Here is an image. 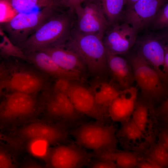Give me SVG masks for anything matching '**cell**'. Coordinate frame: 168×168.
I'll use <instances>...</instances> for the list:
<instances>
[{
	"instance_id": "6da1fadb",
	"label": "cell",
	"mask_w": 168,
	"mask_h": 168,
	"mask_svg": "<svg viewBox=\"0 0 168 168\" xmlns=\"http://www.w3.org/2000/svg\"><path fill=\"white\" fill-rule=\"evenodd\" d=\"M75 15L74 11L70 8L55 13L16 46L24 54L63 45L74 27Z\"/></svg>"
},
{
	"instance_id": "7a4b0ae2",
	"label": "cell",
	"mask_w": 168,
	"mask_h": 168,
	"mask_svg": "<svg viewBox=\"0 0 168 168\" xmlns=\"http://www.w3.org/2000/svg\"><path fill=\"white\" fill-rule=\"evenodd\" d=\"M4 58L0 66V91L18 92L34 95L43 89L46 81L41 71L18 58Z\"/></svg>"
},
{
	"instance_id": "3957f363",
	"label": "cell",
	"mask_w": 168,
	"mask_h": 168,
	"mask_svg": "<svg viewBox=\"0 0 168 168\" xmlns=\"http://www.w3.org/2000/svg\"><path fill=\"white\" fill-rule=\"evenodd\" d=\"M76 52L94 78H104L108 72L106 51L103 38L80 32L74 27L63 45Z\"/></svg>"
},
{
	"instance_id": "277c9868",
	"label": "cell",
	"mask_w": 168,
	"mask_h": 168,
	"mask_svg": "<svg viewBox=\"0 0 168 168\" xmlns=\"http://www.w3.org/2000/svg\"><path fill=\"white\" fill-rule=\"evenodd\" d=\"M70 133L75 143L94 154L116 150V130L113 125L98 121L84 122L72 129Z\"/></svg>"
},
{
	"instance_id": "5b68a950",
	"label": "cell",
	"mask_w": 168,
	"mask_h": 168,
	"mask_svg": "<svg viewBox=\"0 0 168 168\" xmlns=\"http://www.w3.org/2000/svg\"><path fill=\"white\" fill-rule=\"evenodd\" d=\"M61 7H49L37 12L18 13L1 23L10 42L17 46L26 40L55 13L63 11Z\"/></svg>"
},
{
	"instance_id": "8992f818",
	"label": "cell",
	"mask_w": 168,
	"mask_h": 168,
	"mask_svg": "<svg viewBox=\"0 0 168 168\" xmlns=\"http://www.w3.org/2000/svg\"><path fill=\"white\" fill-rule=\"evenodd\" d=\"M68 134L67 127L63 124L35 122L20 128L13 135L7 137L6 140L12 147L17 149L25 143L36 140L57 145L66 142Z\"/></svg>"
},
{
	"instance_id": "52a82bcc",
	"label": "cell",
	"mask_w": 168,
	"mask_h": 168,
	"mask_svg": "<svg viewBox=\"0 0 168 168\" xmlns=\"http://www.w3.org/2000/svg\"><path fill=\"white\" fill-rule=\"evenodd\" d=\"M77 16L74 27L85 34L102 38L110 25L103 11L100 0H68Z\"/></svg>"
},
{
	"instance_id": "ba28073f",
	"label": "cell",
	"mask_w": 168,
	"mask_h": 168,
	"mask_svg": "<svg viewBox=\"0 0 168 168\" xmlns=\"http://www.w3.org/2000/svg\"><path fill=\"white\" fill-rule=\"evenodd\" d=\"M92 157L91 152L74 143L56 145L48 151L44 159L47 168H81Z\"/></svg>"
},
{
	"instance_id": "9c48e42d",
	"label": "cell",
	"mask_w": 168,
	"mask_h": 168,
	"mask_svg": "<svg viewBox=\"0 0 168 168\" xmlns=\"http://www.w3.org/2000/svg\"><path fill=\"white\" fill-rule=\"evenodd\" d=\"M130 63L134 80L144 96L153 100L165 95L166 89L159 75L140 55L132 57Z\"/></svg>"
},
{
	"instance_id": "30bf717a",
	"label": "cell",
	"mask_w": 168,
	"mask_h": 168,
	"mask_svg": "<svg viewBox=\"0 0 168 168\" xmlns=\"http://www.w3.org/2000/svg\"><path fill=\"white\" fill-rule=\"evenodd\" d=\"M37 106L34 95L10 92L0 104L1 121L6 124L24 120L35 113Z\"/></svg>"
},
{
	"instance_id": "8fae6325",
	"label": "cell",
	"mask_w": 168,
	"mask_h": 168,
	"mask_svg": "<svg viewBox=\"0 0 168 168\" xmlns=\"http://www.w3.org/2000/svg\"><path fill=\"white\" fill-rule=\"evenodd\" d=\"M166 2L164 0H127L123 20L138 31L152 23Z\"/></svg>"
},
{
	"instance_id": "7c38bea8",
	"label": "cell",
	"mask_w": 168,
	"mask_h": 168,
	"mask_svg": "<svg viewBox=\"0 0 168 168\" xmlns=\"http://www.w3.org/2000/svg\"><path fill=\"white\" fill-rule=\"evenodd\" d=\"M66 95L79 113L105 123L106 117L97 105L89 87L82 82L71 81Z\"/></svg>"
},
{
	"instance_id": "4fadbf2b",
	"label": "cell",
	"mask_w": 168,
	"mask_h": 168,
	"mask_svg": "<svg viewBox=\"0 0 168 168\" xmlns=\"http://www.w3.org/2000/svg\"><path fill=\"white\" fill-rule=\"evenodd\" d=\"M137 32L125 22L110 25L103 38L106 52L117 55L126 53L135 43Z\"/></svg>"
},
{
	"instance_id": "5bb4252c",
	"label": "cell",
	"mask_w": 168,
	"mask_h": 168,
	"mask_svg": "<svg viewBox=\"0 0 168 168\" xmlns=\"http://www.w3.org/2000/svg\"><path fill=\"white\" fill-rule=\"evenodd\" d=\"M138 41V54L156 71L162 81L168 82L164 70L165 42L162 37L148 35Z\"/></svg>"
},
{
	"instance_id": "9a60e30c",
	"label": "cell",
	"mask_w": 168,
	"mask_h": 168,
	"mask_svg": "<svg viewBox=\"0 0 168 168\" xmlns=\"http://www.w3.org/2000/svg\"><path fill=\"white\" fill-rule=\"evenodd\" d=\"M26 61L46 74L58 79L83 82V76L66 70L57 64L47 54L41 51L24 54Z\"/></svg>"
},
{
	"instance_id": "2e32d148",
	"label": "cell",
	"mask_w": 168,
	"mask_h": 168,
	"mask_svg": "<svg viewBox=\"0 0 168 168\" xmlns=\"http://www.w3.org/2000/svg\"><path fill=\"white\" fill-rule=\"evenodd\" d=\"M137 90L135 87L120 90L108 109L109 116L114 121L125 122L132 115L136 104Z\"/></svg>"
},
{
	"instance_id": "e0dca14e",
	"label": "cell",
	"mask_w": 168,
	"mask_h": 168,
	"mask_svg": "<svg viewBox=\"0 0 168 168\" xmlns=\"http://www.w3.org/2000/svg\"><path fill=\"white\" fill-rule=\"evenodd\" d=\"M39 51L47 54L57 64L66 70L83 76L88 71L86 65L78 54L63 45L49 47Z\"/></svg>"
},
{
	"instance_id": "ac0fdd59",
	"label": "cell",
	"mask_w": 168,
	"mask_h": 168,
	"mask_svg": "<svg viewBox=\"0 0 168 168\" xmlns=\"http://www.w3.org/2000/svg\"><path fill=\"white\" fill-rule=\"evenodd\" d=\"M108 72L113 80L124 90L131 87L134 80L132 68L124 58L106 52Z\"/></svg>"
},
{
	"instance_id": "d6986e66",
	"label": "cell",
	"mask_w": 168,
	"mask_h": 168,
	"mask_svg": "<svg viewBox=\"0 0 168 168\" xmlns=\"http://www.w3.org/2000/svg\"><path fill=\"white\" fill-rule=\"evenodd\" d=\"M89 87L97 105L107 117L109 115V106L119 95L120 90L104 78H94Z\"/></svg>"
},
{
	"instance_id": "ffe728a7",
	"label": "cell",
	"mask_w": 168,
	"mask_h": 168,
	"mask_svg": "<svg viewBox=\"0 0 168 168\" xmlns=\"http://www.w3.org/2000/svg\"><path fill=\"white\" fill-rule=\"evenodd\" d=\"M92 153L95 159L109 161L120 168H135L139 162L136 155L127 151L116 150L103 154Z\"/></svg>"
},
{
	"instance_id": "44dd1931",
	"label": "cell",
	"mask_w": 168,
	"mask_h": 168,
	"mask_svg": "<svg viewBox=\"0 0 168 168\" xmlns=\"http://www.w3.org/2000/svg\"><path fill=\"white\" fill-rule=\"evenodd\" d=\"M126 0H101L104 14L110 26L119 23L123 19L124 8Z\"/></svg>"
},
{
	"instance_id": "7402d4cb",
	"label": "cell",
	"mask_w": 168,
	"mask_h": 168,
	"mask_svg": "<svg viewBox=\"0 0 168 168\" xmlns=\"http://www.w3.org/2000/svg\"><path fill=\"white\" fill-rule=\"evenodd\" d=\"M8 1L13 9L17 13L31 12L34 9L49 7H58L60 0H10Z\"/></svg>"
},
{
	"instance_id": "603a6c76",
	"label": "cell",
	"mask_w": 168,
	"mask_h": 168,
	"mask_svg": "<svg viewBox=\"0 0 168 168\" xmlns=\"http://www.w3.org/2000/svg\"><path fill=\"white\" fill-rule=\"evenodd\" d=\"M122 126L116 137L120 139L125 138L131 141H136L140 139L143 132L134 123L132 119L122 123Z\"/></svg>"
},
{
	"instance_id": "cb8c5ba5",
	"label": "cell",
	"mask_w": 168,
	"mask_h": 168,
	"mask_svg": "<svg viewBox=\"0 0 168 168\" xmlns=\"http://www.w3.org/2000/svg\"><path fill=\"white\" fill-rule=\"evenodd\" d=\"M132 115L133 121L143 133L148 120V109L147 105L141 102L136 103Z\"/></svg>"
},
{
	"instance_id": "d4e9b609",
	"label": "cell",
	"mask_w": 168,
	"mask_h": 168,
	"mask_svg": "<svg viewBox=\"0 0 168 168\" xmlns=\"http://www.w3.org/2000/svg\"><path fill=\"white\" fill-rule=\"evenodd\" d=\"M46 113L50 117L58 121V123L67 127L64 117L58 103L52 94L48 98L45 104Z\"/></svg>"
},
{
	"instance_id": "484cf974",
	"label": "cell",
	"mask_w": 168,
	"mask_h": 168,
	"mask_svg": "<svg viewBox=\"0 0 168 168\" xmlns=\"http://www.w3.org/2000/svg\"><path fill=\"white\" fill-rule=\"evenodd\" d=\"M149 160L164 168L168 167V151L160 142L151 152Z\"/></svg>"
},
{
	"instance_id": "4316f807",
	"label": "cell",
	"mask_w": 168,
	"mask_h": 168,
	"mask_svg": "<svg viewBox=\"0 0 168 168\" xmlns=\"http://www.w3.org/2000/svg\"><path fill=\"white\" fill-rule=\"evenodd\" d=\"M152 23L156 29L168 27V2L160 9Z\"/></svg>"
},
{
	"instance_id": "83f0119b",
	"label": "cell",
	"mask_w": 168,
	"mask_h": 168,
	"mask_svg": "<svg viewBox=\"0 0 168 168\" xmlns=\"http://www.w3.org/2000/svg\"><path fill=\"white\" fill-rule=\"evenodd\" d=\"M0 168H17L16 164L10 155L2 149L0 152Z\"/></svg>"
},
{
	"instance_id": "f1b7e54d",
	"label": "cell",
	"mask_w": 168,
	"mask_h": 168,
	"mask_svg": "<svg viewBox=\"0 0 168 168\" xmlns=\"http://www.w3.org/2000/svg\"><path fill=\"white\" fill-rule=\"evenodd\" d=\"M14 10L11 6L8 0H0V23L8 21L9 15L11 11Z\"/></svg>"
},
{
	"instance_id": "f546056e",
	"label": "cell",
	"mask_w": 168,
	"mask_h": 168,
	"mask_svg": "<svg viewBox=\"0 0 168 168\" xmlns=\"http://www.w3.org/2000/svg\"><path fill=\"white\" fill-rule=\"evenodd\" d=\"M30 149L32 152L39 156H44V154L46 153L47 143L40 140L34 141L30 142Z\"/></svg>"
},
{
	"instance_id": "4dcf8cb0",
	"label": "cell",
	"mask_w": 168,
	"mask_h": 168,
	"mask_svg": "<svg viewBox=\"0 0 168 168\" xmlns=\"http://www.w3.org/2000/svg\"><path fill=\"white\" fill-rule=\"evenodd\" d=\"M71 81L64 79H57L54 84L53 91L66 94L69 87Z\"/></svg>"
},
{
	"instance_id": "1f68e13d",
	"label": "cell",
	"mask_w": 168,
	"mask_h": 168,
	"mask_svg": "<svg viewBox=\"0 0 168 168\" xmlns=\"http://www.w3.org/2000/svg\"><path fill=\"white\" fill-rule=\"evenodd\" d=\"M89 168H120L109 161L96 159L91 163Z\"/></svg>"
},
{
	"instance_id": "d6a6232c",
	"label": "cell",
	"mask_w": 168,
	"mask_h": 168,
	"mask_svg": "<svg viewBox=\"0 0 168 168\" xmlns=\"http://www.w3.org/2000/svg\"><path fill=\"white\" fill-rule=\"evenodd\" d=\"M138 168H164L155 164L149 159L141 162H139Z\"/></svg>"
},
{
	"instance_id": "836d02e7",
	"label": "cell",
	"mask_w": 168,
	"mask_h": 168,
	"mask_svg": "<svg viewBox=\"0 0 168 168\" xmlns=\"http://www.w3.org/2000/svg\"><path fill=\"white\" fill-rule=\"evenodd\" d=\"M159 112L165 116L168 115V97L160 107Z\"/></svg>"
},
{
	"instance_id": "e575fe53",
	"label": "cell",
	"mask_w": 168,
	"mask_h": 168,
	"mask_svg": "<svg viewBox=\"0 0 168 168\" xmlns=\"http://www.w3.org/2000/svg\"><path fill=\"white\" fill-rule=\"evenodd\" d=\"M20 168H47L36 162L32 161L26 162L23 164Z\"/></svg>"
},
{
	"instance_id": "d590c367",
	"label": "cell",
	"mask_w": 168,
	"mask_h": 168,
	"mask_svg": "<svg viewBox=\"0 0 168 168\" xmlns=\"http://www.w3.org/2000/svg\"><path fill=\"white\" fill-rule=\"evenodd\" d=\"M164 49V70L168 76V44L165 42Z\"/></svg>"
},
{
	"instance_id": "8d00e7d4",
	"label": "cell",
	"mask_w": 168,
	"mask_h": 168,
	"mask_svg": "<svg viewBox=\"0 0 168 168\" xmlns=\"http://www.w3.org/2000/svg\"><path fill=\"white\" fill-rule=\"evenodd\" d=\"M168 151V133H163L161 136L160 142Z\"/></svg>"
},
{
	"instance_id": "74e56055",
	"label": "cell",
	"mask_w": 168,
	"mask_h": 168,
	"mask_svg": "<svg viewBox=\"0 0 168 168\" xmlns=\"http://www.w3.org/2000/svg\"><path fill=\"white\" fill-rule=\"evenodd\" d=\"M165 41L168 44V33L162 37Z\"/></svg>"
},
{
	"instance_id": "f35d334b",
	"label": "cell",
	"mask_w": 168,
	"mask_h": 168,
	"mask_svg": "<svg viewBox=\"0 0 168 168\" xmlns=\"http://www.w3.org/2000/svg\"><path fill=\"white\" fill-rule=\"evenodd\" d=\"M166 119L168 121V115L165 116Z\"/></svg>"
}]
</instances>
